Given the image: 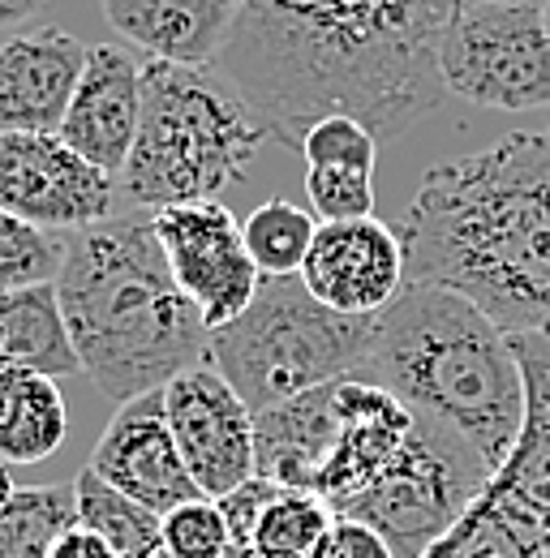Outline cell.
Masks as SVG:
<instances>
[{
    "label": "cell",
    "instance_id": "ac0fdd59",
    "mask_svg": "<svg viewBox=\"0 0 550 558\" xmlns=\"http://www.w3.org/2000/svg\"><path fill=\"white\" fill-rule=\"evenodd\" d=\"M112 31L168 65H215L237 22V0H104Z\"/></svg>",
    "mask_w": 550,
    "mask_h": 558
},
{
    "label": "cell",
    "instance_id": "8d00e7d4",
    "mask_svg": "<svg viewBox=\"0 0 550 558\" xmlns=\"http://www.w3.org/2000/svg\"><path fill=\"white\" fill-rule=\"evenodd\" d=\"M547 26H550V4H547Z\"/></svg>",
    "mask_w": 550,
    "mask_h": 558
},
{
    "label": "cell",
    "instance_id": "1f68e13d",
    "mask_svg": "<svg viewBox=\"0 0 550 558\" xmlns=\"http://www.w3.org/2000/svg\"><path fill=\"white\" fill-rule=\"evenodd\" d=\"M456 4H516V9H542L547 13L550 0H456Z\"/></svg>",
    "mask_w": 550,
    "mask_h": 558
},
{
    "label": "cell",
    "instance_id": "9a60e30c",
    "mask_svg": "<svg viewBox=\"0 0 550 558\" xmlns=\"http://www.w3.org/2000/svg\"><path fill=\"white\" fill-rule=\"evenodd\" d=\"M91 48L57 26L0 44V134H57Z\"/></svg>",
    "mask_w": 550,
    "mask_h": 558
},
{
    "label": "cell",
    "instance_id": "7402d4cb",
    "mask_svg": "<svg viewBox=\"0 0 550 558\" xmlns=\"http://www.w3.org/2000/svg\"><path fill=\"white\" fill-rule=\"evenodd\" d=\"M73 502H77V524L99 533L117 558H151L159 542V520L155 511H146L142 502L125 498L121 489H112L95 469H82L73 482Z\"/></svg>",
    "mask_w": 550,
    "mask_h": 558
},
{
    "label": "cell",
    "instance_id": "f546056e",
    "mask_svg": "<svg viewBox=\"0 0 550 558\" xmlns=\"http://www.w3.org/2000/svg\"><path fill=\"white\" fill-rule=\"evenodd\" d=\"M319 558H396V555H392V546L370 524L336 515V529H332V537H327V546H323Z\"/></svg>",
    "mask_w": 550,
    "mask_h": 558
},
{
    "label": "cell",
    "instance_id": "d6a6232c",
    "mask_svg": "<svg viewBox=\"0 0 550 558\" xmlns=\"http://www.w3.org/2000/svg\"><path fill=\"white\" fill-rule=\"evenodd\" d=\"M13 477H9V464H4V460H0V511H4V502H9V498H13Z\"/></svg>",
    "mask_w": 550,
    "mask_h": 558
},
{
    "label": "cell",
    "instance_id": "cb8c5ba5",
    "mask_svg": "<svg viewBox=\"0 0 550 558\" xmlns=\"http://www.w3.org/2000/svg\"><path fill=\"white\" fill-rule=\"evenodd\" d=\"M241 232H246V250H250L254 267L263 271V279L301 276V263L319 232V219H314V210L272 198V203L250 210Z\"/></svg>",
    "mask_w": 550,
    "mask_h": 558
},
{
    "label": "cell",
    "instance_id": "ba28073f",
    "mask_svg": "<svg viewBox=\"0 0 550 558\" xmlns=\"http://www.w3.org/2000/svg\"><path fill=\"white\" fill-rule=\"evenodd\" d=\"M151 223L168 258V271L181 283V292L199 305L211 331L228 327L232 318L250 310V301L259 296L263 271L254 267L246 250V232L237 215L219 198L151 210Z\"/></svg>",
    "mask_w": 550,
    "mask_h": 558
},
{
    "label": "cell",
    "instance_id": "4dcf8cb0",
    "mask_svg": "<svg viewBox=\"0 0 550 558\" xmlns=\"http://www.w3.org/2000/svg\"><path fill=\"white\" fill-rule=\"evenodd\" d=\"M48 0H0V26H17L26 17H35Z\"/></svg>",
    "mask_w": 550,
    "mask_h": 558
},
{
    "label": "cell",
    "instance_id": "83f0119b",
    "mask_svg": "<svg viewBox=\"0 0 550 558\" xmlns=\"http://www.w3.org/2000/svg\"><path fill=\"white\" fill-rule=\"evenodd\" d=\"M301 155L310 168H357V172H374L379 159V138L352 121V117H323L319 125L306 130Z\"/></svg>",
    "mask_w": 550,
    "mask_h": 558
},
{
    "label": "cell",
    "instance_id": "9c48e42d",
    "mask_svg": "<svg viewBox=\"0 0 550 558\" xmlns=\"http://www.w3.org/2000/svg\"><path fill=\"white\" fill-rule=\"evenodd\" d=\"M121 181L86 163L61 134H0V210L61 232L112 219Z\"/></svg>",
    "mask_w": 550,
    "mask_h": 558
},
{
    "label": "cell",
    "instance_id": "5bb4252c",
    "mask_svg": "<svg viewBox=\"0 0 550 558\" xmlns=\"http://www.w3.org/2000/svg\"><path fill=\"white\" fill-rule=\"evenodd\" d=\"M138 117H142V65L121 44H95L57 134L86 163L121 181L138 138Z\"/></svg>",
    "mask_w": 550,
    "mask_h": 558
},
{
    "label": "cell",
    "instance_id": "7c38bea8",
    "mask_svg": "<svg viewBox=\"0 0 550 558\" xmlns=\"http://www.w3.org/2000/svg\"><path fill=\"white\" fill-rule=\"evenodd\" d=\"M86 469H95L108 486L121 489L125 498L142 502L155 515H168L190 498H203L177 451L168 409H164V387L138 396L112 413Z\"/></svg>",
    "mask_w": 550,
    "mask_h": 558
},
{
    "label": "cell",
    "instance_id": "d6986e66",
    "mask_svg": "<svg viewBox=\"0 0 550 558\" xmlns=\"http://www.w3.org/2000/svg\"><path fill=\"white\" fill-rule=\"evenodd\" d=\"M0 369H35L48 378L82 369L57 283L0 292Z\"/></svg>",
    "mask_w": 550,
    "mask_h": 558
},
{
    "label": "cell",
    "instance_id": "603a6c76",
    "mask_svg": "<svg viewBox=\"0 0 550 558\" xmlns=\"http://www.w3.org/2000/svg\"><path fill=\"white\" fill-rule=\"evenodd\" d=\"M77 524L69 486H17L0 511V558H52L61 533Z\"/></svg>",
    "mask_w": 550,
    "mask_h": 558
},
{
    "label": "cell",
    "instance_id": "7a4b0ae2",
    "mask_svg": "<svg viewBox=\"0 0 550 558\" xmlns=\"http://www.w3.org/2000/svg\"><path fill=\"white\" fill-rule=\"evenodd\" d=\"M57 296L82 374L117 409L206 361L211 327L168 271L151 210L82 228L65 250Z\"/></svg>",
    "mask_w": 550,
    "mask_h": 558
},
{
    "label": "cell",
    "instance_id": "3957f363",
    "mask_svg": "<svg viewBox=\"0 0 550 558\" xmlns=\"http://www.w3.org/2000/svg\"><path fill=\"white\" fill-rule=\"evenodd\" d=\"M352 378L387 387L412 417L456 434L490 477L525 425V374L512 336L439 283H405L374 314V349Z\"/></svg>",
    "mask_w": 550,
    "mask_h": 558
},
{
    "label": "cell",
    "instance_id": "f1b7e54d",
    "mask_svg": "<svg viewBox=\"0 0 550 558\" xmlns=\"http://www.w3.org/2000/svg\"><path fill=\"white\" fill-rule=\"evenodd\" d=\"M421 558H529V550L512 537V529L490 507L474 502L465 511V520L443 542H434Z\"/></svg>",
    "mask_w": 550,
    "mask_h": 558
},
{
    "label": "cell",
    "instance_id": "30bf717a",
    "mask_svg": "<svg viewBox=\"0 0 550 558\" xmlns=\"http://www.w3.org/2000/svg\"><path fill=\"white\" fill-rule=\"evenodd\" d=\"M164 409L177 451L203 498H228L259 477L254 460V409L228 387V378L199 361L164 387Z\"/></svg>",
    "mask_w": 550,
    "mask_h": 558
},
{
    "label": "cell",
    "instance_id": "44dd1931",
    "mask_svg": "<svg viewBox=\"0 0 550 558\" xmlns=\"http://www.w3.org/2000/svg\"><path fill=\"white\" fill-rule=\"evenodd\" d=\"M332 529H336V511L323 494L275 486L246 546L259 558H319Z\"/></svg>",
    "mask_w": 550,
    "mask_h": 558
},
{
    "label": "cell",
    "instance_id": "2e32d148",
    "mask_svg": "<svg viewBox=\"0 0 550 558\" xmlns=\"http://www.w3.org/2000/svg\"><path fill=\"white\" fill-rule=\"evenodd\" d=\"M336 404H340V438H336V451L319 486V494L332 502V511L392 464V456L405 447L412 429L409 409L370 378H340Z\"/></svg>",
    "mask_w": 550,
    "mask_h": 558
},
{
    "label": "cell",
    "instance_id": "8992f818",
    "mask_svg": "<svg viewBox=\"0 0 550 558\" xmlns=\"http://www.w3.org/2000/svg\"><path fill=\"white\" fill-rule=\"evenodd\" d=\"M490 482L486 464L443 425L412 417L405 447L392 464L336 507L344 520L370 524L396 558H421L443 542Z\"/></svg>",
    "mask_w": 550,
    "mask_h": 558
},
{
    "label": "cell",
    "instance_id": "6da1fadb",
    "mask_svg": "<svg viewBox=\"0 0 550 558\" xmlns=\"http://www.w3.org/2000/svg\"><path fill=\"white\" fill-rule=\"evenodd\" d=\"M405 283L469 296L507 331H550V138L512 134L426 172L400 223Z\"/></svg>",
    "mask_w": 550,
    "mask_h": 558
},
{
    "label": "cell",
    "instance_id": "d4e9b609",
    "mask_svg": "<svg viewBox=\"0 0 550 558\" xmlns=\"http://www.w3.org/2000/svg\"><path fill=\"white\" fill-rule=\"evenodd\" d=\"M69 241L48 228H35L9 210H0V292L57 283Z\"/></svg>",
    "mask_w": 550,
    "mask_h": 558
},
{
    "label": "cell",
    "instance_id": "484cf974",
    "mask_svg": "<svg viewBox=\"0 0 550 558\" xmlns=\"http://www.w3.org/2000/svg\"><path fill=\"white\" fill-rule=\"evenodd\" d=\"M159 542L177 558H224L232 546V529L215 498H190L159 520Z\"/></svg>",
    "mask_w": 550,
    "mask_h": 558
},
{
    "label": "cell",
    "instance_id": "e0dca14e",
    "mask_svg": "<svg viewBox=\"0 0 550 558\" xmlns=\"http://www.w3.org/2000/svg\"><path fill=\"white\" fill-rule=\"evenodd\" d=\"M336 438H340L336 383L254 413L259 477L279 489H314L319 494L327 460L336 451Z\"/></svg>",
    "mask_w": 550,
    "mask_h": 558
},
{
    "label": "cell",
    "instance_id": "4316f807",
    "mask_svg": "<svg viewBox=\"0 0 550 558\" xmlns=\"http://www.w3.org/2000/svg\"><path fill=\"white\" fill-rule=\"evenodd\" d=\"M306 194L319 223H352L374 219V172L357 168H310Z\"/></svg>",
    "mask_w": 550,
    "mask_h": 558
},
{
    "label": "cell",
    "instance_id": "277c9868",
    "mask_svg": "<svg viewBox=\"0 0 550 558\" xmlns=\"http://www.w3.org/2000/svg\"><path fill=\"white\" fill-rule=\"evenodd\" d=\"M272 138L246 95L215 65H142V117L121 172L138 210L219 198L237 185Z\"/></svg>",
    "mask_w": 550,
    "mask_h": 558
},
{
    "label": "cell",
    "instance_id": "52a82bcc",
    "mask_svg": "<svg viewBox=\"0 0 550 558\" xmlns=\"http://www.w3.org/2000/svg\"><path fill=\"white\" fill-rule=\"evenodd\" d=\"M439 77L452 95L478 108H550L547 13L516 4H456L439 39Z\"/></svg>",
    "mask_w": 550,
    "mask_h": 558
},
{
    "label": "cell",
    "instance_id": "5b68a950",
    "mask_svg": "<svg viewBox=\"0 0 550 558\" xmlns=\"http://www.w3.org/2000/svg\"><path fill=\"white\" fill-rule=\"evenodd\" d=\"M370 349L374 314H336L301 276H275L259 283V296L241 318L211 331L206 361L254 413H263L314 387L361 374Z\"/></svg>",
    "mask_w": 550,
    "mask_h": 558
},
{
    "label": "cell",
    "instance_id": "e575fe53",
    "mask_svg": "<svg viewBox=\"0 0 550 558\" xmlns=\"http://www.w3.org/2000/svg\"><path fill=\"white\" fill-rule=\"evenodd\" d=\"M151 558H177V555H168V550H164V546H159V550H155V555Z\"/></svg>",
    "mask_w": 550,
    "mask_h": 558
},
{
    "label": "cell",
    "instance_id": "d590c367",
    "mask_svg": "<svg viewBox=\"0 0 550 558\" xmlns=\"http://www.w3.org/2000/svg\"><path fill=\"white\" fill-rule=\"evenodd\" d=\"M534 558H550V550H538V555H534Z\"/></svg>",
    "mask_w": 550,
    "mask_h": 558
},
{
    "label": "cell",
    "instance_id": "ffe728a7",
    "mask_svg": "<svg viewBox=\"0 0 550 558\" xmlns=\"http://www.w3.org/2000/svg\"><path fill=\"white\" fill-rule=\"evenodd\" d=\"M69 434L65 396L57 378L35 369H0V460L44 464Z\"/></svg>",
    "mask_w": 550,
    "mask_h": 558
},
{
    "label": "cell",
    "instance_id": "836d02e7",
    "mask_svg": "<svg viewBox=\"0 0 550 558\" xmlns=\"http://www.w3.org/2000/svg\"><path fill=\"white\" fill-rule=\"evenodd\" d=\"M224 558H259V555H254V550H250L246 542H232V546H228V555H224Z\"/></svg>",
    "mask_w": 550,
    "mask_h": 558
},
{
    "label": "cell",
    "instance_id": "4fadbf2b",
    "mask_svg": "<svg viewBox=\"0 0 550 558\" xmlns=\"http://www.w3.org/2000/svg\"><path fill=\"white\" fill-rule=\"evenodd\" d=\"M301 283L336 314L370 318L405 288V245L383 219L319 223L301 263Z\"/></svg>",
    "mask_w": 550,
    "mask_h": 558
},
{
    "label": "cell",
    "instance_id": "8fae6325",
    "mask_svg": "<svg viewBox=\"0 0 550 558\" xmlns=\"http://www.w3.org/2000/svg\"><path fill=\"white\" fill-rule=\"evenodd\" d=\"M512 349L525 374V425L478 502L490 507L534 558L550 550V331L512 336Z\"/></svg>",
    "mask_w": 550,
    "mask_h": 558
}]
</instances>
